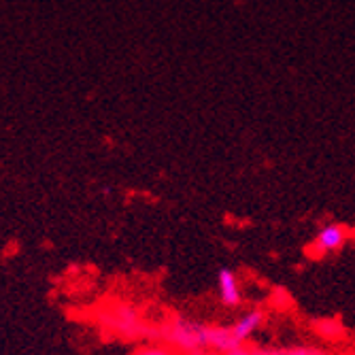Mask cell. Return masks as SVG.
I'll list each match as a JSON object with an SVG mask.
<instances>
[{"mask_svg":"<svg viewBox=\"0 0 355 355\" xmlns=\"http://www.w3.org/2000/svg\"><path fill=\"white\" fill-rule=\"evenodd\" d=\"M98 324L107 332L119 336L121 340H149L157 343V324L145 319L141 309L130 302L115 300L101 309Z\"/></svg>","mask_w":355,"mask_h":355,"instance_id":"cell-1","label":"cell"},{"mask_svg":"<svg viewBox=\"0 0 355 355\" xmlns=\"http://www.w3.org/2000/svg\"><path fill=\"white\" fill-rule=\"evenodd\" d=\"M209 332L211 324L183 313H173L157 324V343L173 347L181 355H191L209 349Z\"/></svg>","mask_w":355,"mask_h":355,"instance_id":"cell-2","label":"cell"},{"mask_svg":"<svg viewBox=\"0 0 355 355\" xmlns=\"http://www.w3.org/2000/svg\"><path fill=\"white\" fill-rule=\"evenodd\" d=\"M351 239V230L343 223H326L315 232L311 241V255L313 257H328L338 253Z\"/></svg>","mask_w":355,"mask_h":355,"instance_id":"cell-3","label":"cell"},{"mask_svg":"<svg viewBox=\"0 0 355 355\" xmlns=\"http://www.w3.org/2000/svg\"><path fill=\"white\" fill-rule=\"evenodd\" d=\"M217 300L223 309L236 311L243 304V285L236 270L223 266L217 270Z\"/></svg>","mask_w":355,"mask_h":355,"instance_id":"cell-4","label":"cell"},{"mask_svg":"<svg viewBox=\"0 0 355 355\" xmlns=\"http://www.w3.org/2000/svg\"><path fill=\"white\" fill-rule=\"evenodd\" d=\"M264 321H266V315L262 309H249L245 313H241L234 321H232V332L234 336L239 338L241 345H249V340L260 332V328L264 326Z\"/></svg>","mask_w":355,"mask_h":355,"instance_id":"cell-5","label":"cell"},{"mask_svg":"<svg viewBox=\"0 0 355 355\" xmlns=\"http://www.w3.org/2000/svg\"><path fill=\"white\" fill-rule=\"evenodd\" d=\"M245 345L239 343V338L232 332V326H215L211 324V332H209V349L217 351L221 355H230L239 349H243Z\"/></svg>","mask_w":355,"mask_h":355,"instance_id":"cell-6","label":"cell"},{"mask_svg":"<svg viewBox=\"0 0 355 355\" xmlns=\"http://www.w3.org/2000/svg\"><path fill=\"white\" fill-rule=\"evenodd\" d=\"M313 332L324 338V340H340L343 334H345V326L343 321L336 319V317H324V319H315L311 324Z\"/></svg>","mask_w":355,"mask_h":355,"instance_id":"cell-7","label":"cell"},{"mask_svg":"<svg viewBox=\"0 0 355 355\" xmlns=\"http://www.w3.org/2000/svg\"><path fill=\"white\" fill-rule=\"evenodd\" d=\"M132 355H181V353L164 343H145L139 349H135Z\"/></svg>","mask_w":355,"mask_h":355,"instance_id":"cell-8","label":"cell"},{"mask_svg":"<svg viewBox=\"0 0 355 355\" xmlns=\"http://www.w3.org/2000/svg\"><path fill=\"white\" fill-rule=\"evenodd\" d=\"M191 355H221V353H217V351H211V349H207V351H196V353H191Z\"/></svg>","mask_w":355,"mask_h":355,"instance_id":"cell-9","label":"cell"},{"mask_svg":"<svg viewBox=\"0 0 355 355\" xmlns=\"http://www.w3.org/2000/svg\"><path fill=\"white\" fill-rule=\"evenodd\" d=\"M343 355H353V353H343Z\"/></svg>","mask_w":355,"mask_h":355,"instance_id":"cell-10","label":"cell"}]
</instances>
